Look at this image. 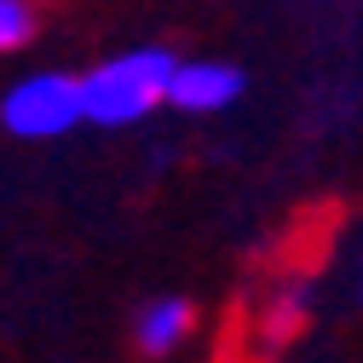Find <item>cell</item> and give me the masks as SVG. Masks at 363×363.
<instances>
[{
	"label": "cell",
	"mask_w": 363,
	"mask_h": 363,
	"mask_svg": "<svg viewBox=\"0 0 363 363\" xmlns=\"http://www.w3.org/2000/svg\"><path fill=\"white\" fill-rule=\"evenodd\" d=\"M173 69H179V58L167 47H133V52L104 58L99 69L81 75L86 121H99V127H133V121H145L156 104H167Z\"/></svg>",
	"instance_id": "obj_1"
},
{
	"label": "cell",
	"mask_w": 363,
	"mask_h": 363,
	"mask_svg": "<svg viewBox=\"0 0 363 363\" xmlns=\"http://www.w3.org/2000/svg\"><path fill=\"white\" fill-rule=\"evenodd\" d=\"M86 121V93H81V75H23L6 99H0V127L12 139H58V133Z\"/></svg>",
	"instance_id": "obj_2"
},
{
	"label": "cell",
	"mask_w": 363,
	"mask_h": 363,
	"mask_svg": "<svg viewBox=\"0 0 363 363\" xmlns=\"http://www.w3.org/2000/svg\"><path fill=\"white\" fill-rule=\"evenodd\" d=\"M242 93V69L237 64H219V58H191L173 69V86H167V104L173 110H191V116H208V110H225Z\"/></svg>",
	"instance_id": "obj_3"
},
{
	"label": "cell",
	"mask_w": 363,
	"mask_h": 363,
	"mask_svg": "<svg viewBox=\"0 0 363 363\" xmlns=\"http://www.w3.org/2000/svg\"><path fill=\"white\" fill-rule=\"evenodd\" d=\"M191 329H196V306L185 294H162V300H150L139 317H133V340H139L145 357L179 352V346L191 340Z\"/></svg>",
	"instance_id": "obj_4"
},
{
	"label": "cell",
	"mask_w": 363,
	"mask_h": 363,
	"mask_svg": "<svg viewBox=\"0 0 363 363\" xmlns=\"http://www.w3.org/2000/svg\"><path fill=\"white\" fill-rule=\"evenodd\" d=\"M35 40V0H0V52H18Z\"/></svg>",
	"instance_id": "obj_5"
},
{
	"label": "cell",
	"mask_w": 363,
	"mask_h": 363,
	"mask_svg": "<svg viewBox=\"0 0 363 363\" xmlns=\"http://www.w3.org/2000/svg\"><path fill=\"white\" fill-rule=\"evenodd\" d=\"M294 329H300V294L271 306V335H294Z\"/></svg>",
	"instance_id": "obj_6"
}]
</instances>
